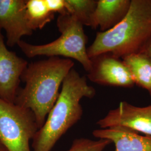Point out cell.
<instances>
[{"instance_id": "9", "label": "cell", "mask_w": 151, "mask_h": 151, "mask_svg": "<svg viewBox=\"0 0 151 151\" xmlns=\"http://www.w3.org/2000/svg\"><path fill=\"white\" fill-rule=\"evenodd\" d=\"M26 0H0V28L6 33V44L17 45L24 36L31 35L26 16Z\"/></svg>"}, {"instance_id": "16", "label": "cell", "mask_w": 151, "mask_h": 151, "mask_svg": "<svg viewBox=\"0 0 151 151\" xmlns=\"http://www.w3.org/2000/svg\"><path fill=\"white\" fill-rule=\"evenodd\" d=\"M46 5L50 12L59 13L60 15L68 14L65 0H45Z\"/></svg>"}, {"instance_id": "4", "label": "cell", "mask_w": 151, "mask_h": 151, "mask_svg": "<svg viewBox=\"0 0 151 151\" xmlns=\"http://www.w3.org/2000/svg\"><path fill=\"white\" fill-rule=\"evenodd\" d=\"M57 26L60 36L53 42L43 45H34L21 40L17 45L28 58L44 55L64 57L77 60L88 72L91 60L87 52L86 35L83 25L69 14L60 15Z\"/></svg>"}, {"instance_id": "7", "label": "cell", "mask_w": 151, "mask_h": 151, "mask_svg": "<svg viewBox=\"0 0 151 151\" xmlns=\"http://www.w3.org/2000/svg\"><path fill=\"white\" fill-rule=\"evenodd\" d=\"M96 124L100 129L120 126L151 136V105L138 107L121 101L118 108L110 110Z\"/></svg>"}, {"instance_id": "10", "label": "cell", "mask_w": 151, "mask_h": 151, "mask_svg": "<svg viewBox=\"0 0 151 151\" xmlns=\"http://www.w3.org/2000/svg\"><path fill=\"white\" fill-rule=\"evenodd\" d=\"M100 139H107L115 145L114 151H151V135H141L133 130L116 126L93 131Z\"/></svg>"}, {"instance_id": "13", "label": "cell", "mask_w": 151, "mask_h": 151, "mask_svg": "<svg viewBox=\"0 0 151 151\" xmlns=\"http://www.w3.org/2000/svg\"><path fill=\"white\" fill-rule=\"evenodd\" d=\"M25 11L32 30L43 29L54 19V14L49 10L45 0H27Z\"/></svg>"}, {"instance_id": "15", "label": "cell", "mask_w": 151, "mask_h": 151, "mask_svg": "<svg viewBox=\"0 0 151 151\" xmlns=\"http://www.w3.org/2000/svg\"><path fill=\"white\" fill-rule=\"evenodd\" d=\"M110 143L111 142L107 139L93 140L80 138L73 141L70 148L67 151H103Z\"/></svg>"}, {"instance_id": "3", "label": "cell", "mask_w": 151, "mask_h": 151, "mask_svg": "<svg viewBox=\"0 0 151 151\" xmlns=\"http://www.w3.org/2000/svg\"><path fill=\"white\" fill-rule=\"evenodd\" d=\"M151 35V0H131L124 19L111 29L97 32L87 49L90 58L109 53L122 58L138 53Z\"/></svg>"}, {"instance_id": "12", "label": "cell", "mask_w": 151, "mask_h": 151, "mask_svg": "<svg viewBox=\"0 0 151 151\" xmlns=\"http://www.w3.org/2000/svg\"><path fill=\"white\" fill-rule=\"evenodd\" d=\"M129 69L135 84L145 89L151 97V60L139 52L122 58Z\"/></svg>"}, {"instance_id": "17", "label": "cell", "mask_w": 151, "mask_h": 151, "mask_svg": "<svg viewBox=\"0 0 151 151\" xmlns=\"http://www.w3.org/2000/svg\"><path fill=\"white\" fill-rule=\"evenodd\" d=\"M151 60V35L139 52Z\"/></svg>"}, {"instance_id": "8", "label": "cell", "mask_w": 151, "mask_h": 151, "mask_svg": "<svg viewBox=\"0 0 151 151\" xmlns=\"http://www.w3.org/2000/svg\"><path fill=\"white\" fill-rule=\"evenodd\" d=\"M27 62L6 47L0 28V98L15 103L19 86Z\"/></svg>"}, {"instance_id": "1", "label": "cell", "mask_w": 151, "mask_h": 151, "mask_svg": "<svg viewBox=\"0 0 151 151\" xmlns=\"http://www.w3.org/2000/svg\"><path fill=\"white\" fill-rule=\"evenodd\" d=\"M75 65L72 60L49 57L28 64L21 80L25 86L19 90L15 104L32 111L40 129L60 95V85Z\"/></svg>"}, {"instance_id": "5", "label": "cell", "mask_w": 151, "mask_h": 151, "mask_svg": "<svg viewBox=\"0 0 151 151\" xmlns=\"http://www.w3.org/2000/svg\"><path fill=\"white\" fill-rule=\"evenodd\" d=\"M39 129L31 110L0 98V143L7 151H31Z\"/></svg>"}, {"instance_id": "18", "label": "cell", "mask_w": 151, "mask_h": 151, "mask_svg": "<svg viewBox=\"0 0 151 151\" xmlns=\"http://www.w3.org/2000/svg\"><path fill=\"white\" fill-rule=\"evenodd\" d=\"M0 151H7V150L6 149L5 147L2 146L1 143H0Z\"/></svg>"}, {"instance_id": "2", "label": "cell", "mask_w": 151, "mask_h": 151, "mask_svg": "<svg viewBox=\"0 0 151 151\" xmlns=\"http://www.w3.org/2000/svg\"><path fill=\"white\" fill-rule=\"evenodd\" d=\"M95 94V89L88 85L86 77L72 68L63 82L59 97L43 126L32 139L33 151H51L61 137L81 119V99H91Z\"/></svg>"}, {"instance_id": "14", "label": "cell", "mask_w": 151, "mask_h": 151, "mask_svg": "<svg viewBox=\"0 0 151 151\" xmlns=\"http://www.w3.org/2000/svg\"><path fill=\"white\" fill-rule=\"evenodd\" d=\"M65 2L68 14L74 16L83 25L92 27L97 0H65Z\"/></svg>"}, {"instance_id": "6", "label": "cell", "mask_w": 151, "mask_h": 151, "mask_svg": "<svg viewBox=\"0 0 151 151\" xmlns=\"http://www.w3.org/2000/svg\"><path fill=\"white\" fill-rule=\"evenodd\" d=\"M91 67L87 77L97 84L132 88L135 82L123 60L109 53L99 54L90 58Z\"/></svg>"}, {"instance_id": "11", "label": "cell", "mask_w": 151, "mask_h": 151, "mask_svg": "<svg viewBox=\"0 0 151 151\" xmlns=\"http://www.w3.org/2000/svg\"><path fill=\"white\" fill-rule=\"evenodd\" d=\"M131 0H98L92 29L109 30L124 19L129 10Z\"/></svg>"}]
</instances>
